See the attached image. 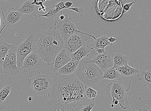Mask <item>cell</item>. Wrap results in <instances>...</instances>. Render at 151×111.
<instances>
[{
    "mask_svg": "<svg viewBox=\"0 0 151 111\" xmlns=\"http://www.w3.org/2000/svg\"><path fill=\"white\" fill-rule=\"evenodd\" d=\"M86 35L76 33L70 36L65 42L64 48L71 55L85 44L88 41Z\"/></svg>",
    "mask_w": 151,
    "mask_h": 111,
    "instance_id": "9c48e42d",
    "label": "cell"
},
{
    "mask_svg": "<svg viewBox=\"0 0 151 111\" xmlns=\"http://www.w3.org/2000/svg\"><path fill=\"white\" fill-rule=\"evenodd\" d=\"M79 61L71 60L57 71L60 74L69 75L74 73L77 68Z\"/></svg>",
    "mask_w": 151,
    "mask_h": 111,
    "instance_id": "ffe728a7",
    "label": "cell"
},
{
    "mask_svg": "<svg viewBox=\"0 0 151 111\" xmlns=\"http://www.w3.org/2000/svg\"><path fill=\"white\" fill-rule=\"evenodd\" d=\"M121 74L114 67L106 70L103 72L102 80H114L120 79Z\"/></svg>",
    "mask_w": 151,
    "mask_h": 111,
    "instance_id": "484cf974",
    "label": "cell"
},
{
    "mask_svg": "<svg viewBox=\"0 0 151 111\" xmlns=\"http://www.w3.org/2000/svg\"><path fill=\"white\" fill-rule=\"evenodd\" d=\"M44 65V63L36 52H32L25 58L21 67L24 72L29 74L40 70Z\"/></svg>",
    "mask_w": 151,
    "mask_h": 111,
    "instance_id": "ba28073f",
    "label": "cell"
},
{
    "mask_svg": "<svg viewBox=\"0 0 151 111\" xmlns=\"http://www.w3.org/2000/svg\"><path fill=\"white\" fill-rule=\"evenodd\" d=\"M47 13L44 15H39L38 17H45L47 18L48 22H50L54 20L63 12V10L58 8L55 6L46 8Z\"/></svg>",
    "mask_w": 151,
    "mask_h": 111,
    "instance_id": "cb8c5ba5",
    "label": "cell"
},
{
    "mask_svg": "<svg viewBox=\"0 0 151 111\" xmlns=\"http://www.w3.org/2000/svg\"><path fill=\"white\" fill-rule=\"evenodd\" d=\"M125 111H151V101L138 97L131 101Z\"/></svg>",
    "mask_w": 151,
    "mask_h": 111,
    "instance_id": "9a60e30c",
    "label": "cell"
},
{
    "mask_svg": "<svg viewBox=\"0 0 151 111\" xmlns=\"http://www.w3.org/2000/svg\"><path fill=\"white\" fill-rule=\"evenodd\" d=\"M90 60L87 56L80 60L74 73L84 85L92 87L102 80L103 72L96 64L91 62Z\"/></svg>",
    "mask_w": 151,
    "mask_h": 111,
    "instance_id": "3957f363",
    "label": "cell"
},
{
    "mask_svg": "<svg viewBox=\"0 0 151 111\" xmlns=\"http://www.w3.org/2000/svg\"><path fill=\"white\" fill-rule=\"evenodd\" d=\"M110 106L111 107H112V108H113V107H114V105L113 104H112Z\"/></svg>",
    "mask_w": 151,
    "mask_h": 111,
    "instance_id": "ab89813d",
    "label": "cell"
},
{
    "mask_svg": "<svg viewBox=\"0 0 151 111\" xmlns=\"http://www.w3.org/2000/svg\"><path fill=\"white\" fill-rule=\"evenodd\" d=\"M28 100L29 102H33L34 101V98L32 96H30L28 97Z\"/></svg>",
    "mask_w": 151,
    "mask_h": 111,
    "instance_id": "d590c367",
    "label": "cell"
},
{
    "mask_svg": "<svg viewBox=\"0 0 151 111\" xmlns=\"http://www.w3.org/2000/svg\"><path fill=\"white\" fill-rule=\"evenodd\" d=\"M39 0H24L23 4L17 9L23 15H27L29 19L37 18L39 6L43 5Z\"/></svg>",
    "mask_w": 151,
    "mask_h": 111,
    "instance_id": "30bf717a",
    "label": "cell"
},
{
    "mask_svg": "<svg viewBox=\"0 0 151 111\" xmlns=\"http://www.w3.org/2000/svg\"><path fill=\"white\" fill-rule=\"evenodd\" d=\"M96 51L99 54H102V53L106 52L105 51V49L102 48L96 49Z\"/></svg>",
    "mask_w": 151,
    "mask_h": 111,
    "instance_id": "1f68e13d",
    "label": "cell"
},
{
    "mask_svg": "<svg viewBox=\"0 0 151 111\" xmlns=\"http://www.w3.org/2000/svg\"><path fill=\"white\" fill-rule=\"evenodd\" d=\"M131 88L130 84L127 81H114L107 85L106 94L111 100L113 97L122 92H128Z\"/></svg>",
    "mask_w": 151,
    "mask_h": 111,
    "instance_id": "8fae6325",
    "label": "cell"
},
{
    "mask_svg": "<svg viewBox=\"0 0 151 111\" xmlns=\"http://www.w3.org/2000/svg\"><path fill=\"white\" fill-rule=\"evenodd\" d=\"M137 2L136 0H132L131 3H127L123 6V14L126 13L130 9L132 6Z\"/></svg>",
    "mask_w": 151,
    "mask_h": 111,
    "instance_id": "f546056e",
    "label": "cell"
},
{
    "mask_svg": "<svg viewBox=\"0 0 151 111\" xmlns=\"http://www.w3.org/2000/svg\"><path fill=\"white\" fill-rule=\"evenodd\" d=\"M84 85L74 73L69 75L57 73L48 96L68 104L78 102L85 98Z\"/></svg>",
    "mask_w": 151,
    "mask_h": 111,
    "instance_id": "6da1fadb",
    "label": "cell"
},
{
    "mask_svg": "<svg viewBox=\"0 0 151 111\" xmlns=\"http://www.w3.org/2000/svg\"><path fill=\"white\" fill-rule=\"evenodd\" d=\"M72 60L71 55L64 48L57 55L54 61V66L52 69L55 72Z\"/></svg>",
    "mask_w": 151,
    "mask_h": 111,
    "instance_id": "2e32d148",
    "label": "cell"
},
{
    "mask_svg": "<svg viewBox=\"0 0 151 111\" xmlns=\"http://www.w3.org/2000/svg\"><path fill=\"white\" fill-rule=\"evenodd\" d=\"M4 1H6V2H9V0H4Z\"/></svg>",
    "mask_w": 151,
    "mask_h": 111,
    "instance_id": "60d3db41",
    "label": "cell"
},
{
    "mask_svg": "<svg viewBox=\"0 0 151 111\" xmlns=\"http://www.w3.org/2000/svg\"><path fill=\"white\" fill-rule=\"evenodd\" d=\"M90 46L85 44L71 54L72 60L80 61L84 57L88 56L89 53L93 50Z\"/></svg>",
    "mask_w": 151,
    "mask_h": 111,
    "instance_id": "d6986e66",
    "label": "cell"
},
{
    "mask_svg": "<svg viewBox=\"0 0 151 111\" xmlns=\"http://www.w3.org/2000/svg\"><path fill=\"white\" fill-rule=\"evenodd\" d=\"M95 105V100L84 98L74 103L73 109L76 111H91Z\"/></svg>",
    "mask_w": 151,
    "mask_h": 111,
    "instance_id": "e0dca14e",
    "label": "cell"
},
{
    "mask_svg": "<svg viewBox=\"0 0 151 111\" xmlns=\"http://www.w3.org/2000/svg\"><path fill=\"white\" fill-rule=\"evenodd\" d=\"M65 14L63 15H61L60 17V21H62L65 18Z\"/></svg>",
    "mask_w": 151,
    "mask_h": 111,
    "instance_id": "8d00e7d4",
    "label": "cell"
},
{
    "mask_svg": "<svg viewBox=\"0 0 151 111\" xmlns=\"http://www.w3.org/2000/svg\"><path fill=\"white\" fill-rule=\"evenodd\" d=\"M96 1L97 0H89L87 5L91 9H94ZM120 1L123 6L126 4L127 3V0H120Z\"/></svg>",
    "mask_w": 151,
    "mask_h": 111,
    "instance_id": "f1b7e54d",
    "label": "cell"
},
{
    "mask_svg": "<svg viewBox=\"0 0 151 111\" xmlns=\"http://www.w3.org/2000/svg\"><path fill=\"white\" fill-rule=\"evenodd\" d=\"M137 78L139 83L144 87H149L151 91V70L142 71L137 75Z\"/></svg>",
    "mask_w": 151,
    "mask_h": 111,
    "instance_id": "44dd1931",
    "label": "cell"
},
{
    "mask_svg": "<svg viewBox=\"0 0 151 111\" xmlns=\"http://www.w3.org/2000/svg\"><path fill=\"white\" fill-rule=\"evenodd\" d=\"M37 36V53L48 65H53L57 55L64 48L63 38L57 28L52 27L47 31L40 32Z\"/></svg>",
    "mask_w": 151,
    "mask_h": 111,
    "instance_id": "7a4b0ae2",
    "label": "cell"
},
{
    "mask_svg": "<svg viewBox=\"0 0 151 111\" xmlns=\"http://www.w3.org/2000/svg\"><path fill=\"white\" fill-rule=\"evenodd\" d=\"M0 83H1V80H0Z\"/></svg>",
    "mask_w": 151,
    "mask_h": 111,
    "instance_id": "b9f144b4",
    "label": "cell"
},
{
    "mask_svg": "<svg viewBox=\"0 0 151 111\" xmlns=\"http://www.w3.org/2000/svg\"><path fill=\"white\" fill-rule=\"evenodd\" d=\"M52 83V80L48 75L38 72L29 80L28 84L32 94L45 96L49 94Z\"/></svg>",
    "mask_w": 151,
    "mask_h": 111,
    "instance_id": "5b68a950",
    "label": "cell"
},
{
    "mask_svg": "<svg viewBox=\"0 0 151 111\" xmlns=\"http://www.w3.org/2000/svg\"><path fill=\"white\" fill-rule=\"evenodd\" d=\"M109 41L110 42L112 43H114V42L117 41V39L116 38L111 37L110 38H108Z\"/></svg>",
    "mask_w": 151,
    "mask_h": 111,
    "instance_id": "e575fe53",
    "label": "cell"
},
{
    "mask_svg": "<svg viewBox=\"0 0 151 111\" xmlns=\"http://www.w3.org/2000/svg\"><path fill=\"white\" fill-rule=\"evenodd\" d=\"M11 92V87L7 85L3 88H0V105L5 102V100Z\"/></svg>",
    "mask_w": 151,
    "mask_h": 111,
    "instance_id": "83f0119b",
    "label": "cell"
},
{
    "mask_svg": "<svg viewBox=\"0 0 151 111\" xmlns=\"http://www.w3.org/2000/svg\"><path fill=\"white\" fill-rule=\"evenodd\" d=\"M23 17V14L17 9L10 8L5 15L4 25L6 28L15 27L18 25Z\"/></svg>",
    "mask_w": 151,
    "mask_h": 111,
    "instance_id": "4fadbf2b",
    "label": "cell"
},
{
    "mask_svg": "<svg viewBox=\"0 0 151 111\" xmlns=\"http://www.w3.org/2000/svg\"><path fill=\"white\" fill-rule=\"evenodd\" d=\"M51 0H41V1L42 3H46L47 2L49 1H50Z\"/></svg>",
    "mask_w": 151,
    "mask_h": 111,
    "instance_id": "74e56055",
    "label": "cell"
},
{
    "mask_svg": "<svg viewBox=\"0 0 151 111\" xmlns=\"http://www.w3.org/2000/svg\"><path fill=\"white\" fill-rule=\"evenodd\" d=\"M99 92L93 89L91 87L85 85L84 95L85 98L95 100L97 98Z\"/></svg>",
    "mask_w": 151,
    "mask_h": 111,
    "instance_id": "4316f807",
    "label": "cell"
},
{
    "mask_svg": "<svg viewBox=\"0 0 151 111\" xmlns=\"http://www.w3.org/2000/svg\"><path fill=\"white\" fill-rule=\"evenodd\" d=\"M115 68L121 75L128 78L134 77L139 73L138 69L132 67L128 65L118 67Z\"/></svg>",
    "mask_w": 151,
    "mask_h": 111,
    "instance_id": "7402d4cb",
    "label": "cell"
},
{
    "mask_svg": "<svg viewBox=\"0 0 151 111\" xmlns=\"http://www.w3.org/2000/svg\"><path fill=\"white\" fill-rule=\"evenodd\" d=\"M5 14L4 13L0 10V35H1L4 29L5 28L4 25Z\"/></svg>",
    "mask_w": 151,
    "mask_h": 111,
    "instance_id": "4dcf8cb0",
    "label": "cell"
},
{
    "mask_svg": "<svg viewBox=\"0 0 151 111\" xmlns=\"http://www.w3.org/2000/svg\"><path fill=\"white\" fill-rule=\"evenodd\" d=\"M129 60V57L117 51L113 55V67L116 68L120 66H127Z\"/></svg>",
    "mask_w": 151,
    "mask_h": 111,
    "instance_id": "603a6c76",
    "label": "cell"
},
{
    "mask_svg": "<svg viewBox=\"0 0 151 111\" xmlns=\"http://www.w3.org/2000/svg\"><path fill=\"white\" fill-rule=\"evenodd\" d=\"M38 38L34 32L30 31L24 41L17 46V65L19 68H21L24 59L29 54L37 52L38 47L36 42Z\"/></svg>",
    "mask_w": 151,
    "mask_h": 111,
    "instance_id": "277c9868",
    "label": "cell"
},
{
    "mask_svg": "<svg viewBox=\"0 0 151 111\" xmlns=\"http://www.w3.org/2000/svg\"><path fill=\"white\" fill-rule=\"evenodd\" d=\"M9 41L6 39L0 40V66H2L6 56L12 44H9Z\"/></svg>",
    "mask_w": 151,
    "mask_h": 111,
    "instance_id": "d4e9b609",
    "label": "cell"
},
{
    "mask_svg": "<svg viewBox=\"0 0 151 111\" xmlns=\"http://www.w3.org/2000/svg\"><path fill=\"white\" fill-rule=\"evenodd\" d=\"M42 10V7H40V8H39V9H38L39 11H40Z\"/></svg>",
    "mask_w": 151,
    "mask_h": 111,
    "instance_id": "f35d334b",
    "label": "cell"
},
{
    "mask_svg": "<svg viewBox=\"0 0 151 111\" xmlns=\"http://www.w3.org/2000/svg\"><path fill=\"white\" fill-rule=\"evenodd\" d=\"M113 55L111 51L105 52L102 54H99L94 59H91L90 61L96 64L103 72L114 66Z\"/></svg>",
    "mask_w": 151,
    "mask_h": 111,
    "instance_id": "7c38bea8",
    "label": "cell"
},
{
    "mask_svg": "<svg viewBox=\"0 0 151 111\" xmlns=\"http://www.w3.org/2000/svg\"><path fill=\"white\" fill-rule=\"evenodd\" d=\"M17 48L15 44H12L6 56L2 66L6 76H16L22 69L17 65Z\"/></svg>",
    "mask_w": 151,
    "mask_h": 111,
    "instance_id": "52a82bcc",
    "label": "cell"
},
{
    "mask_svg": "<svg viewBox=\"0 0 151 111\" xmlns=\"http://www.w3.org/2000/svg\"><path fill=\"white\" fill-rule=\"evenodd\" d=\"M65 17L63 20L60 21L58 23L56 21L55 24V27L57 28L65 42L70 36L76 33H82L94 39H95V37L94 36L84 33L78 30L72 19L69 17L67 14H65Z\"/></svg>",
    "mask_w": 151,
    "mask_h": 111,
    "instance_id": "8992f818",
    "label": "cell"
},
{
    "mask_svg": "<svg viewBox=\"0 0 151 111\" xmlns=\"http://www.w3.org/2000/svg\"><path fill=\"white\" fill-rule=\"evenodd\" d=\"M42 111H73V108L58 99L52 98L47 100L43 107Z\"/></svg>",
    "mask_w": 151,
    "mask_h": 111,
    "instance_id": "5bb4252c",
    "label": "cell"
},
{
    "mask_svg": "<svg viewBox=\"0 0 151 111\" xmlns=\"http://www.w3.org/2000/svg\"></svg>",
    "mask_w": 151,
    "mask_h": 111,
    "instance_id": "7bdbcfd3",
    "label": "cell"
},
{
    "mask_svg": "<svg viewBox=\"0 0 151 111\" xmlns=\"http://www.w3.org/2000/svg\"><path fill=\"white\" fill-rule=\"evenodd\" d=\"M8 107L4 106L0 108V111H12Z\"/></svg>",
    "mask_w": 151,
    "mask_h": 111,
    "instance_id": "836d02e7",
    "label": "cell"
},
{
    "mask_svg": "<svg viewBox=\"0 0 151 111\" xmlns=\"http://www.w3.org/2000/svg\"><path fill=\"white\" fill-rule=\"evenodd\" d=\"M73 4V3L71 1H67L64 3V5L67 8H70Z\"/></svg>",
    "mask_w": 151,
    "mask_h": 111,
    "instance_id": "d6a6232c",
    "label": "cell"
},
{
    "mask_svg": "<svg viewBox=\"0 0 151 111\" xmlns=\"http://www.w3.org/2000/svg\"><path fill=\"white\" fill-rule=\"evenodd\" d=\"M108 38L105 35H99L95 37V39L90 44V46L93 49L104 48L106 46H112L113 43H111L108 40Z\"/></svg>",
    "mask_w": 151,
    "mask_h": 111,
    "instance_id": "ac0fdd59",
    "label": "cell"
}]
</instances>
